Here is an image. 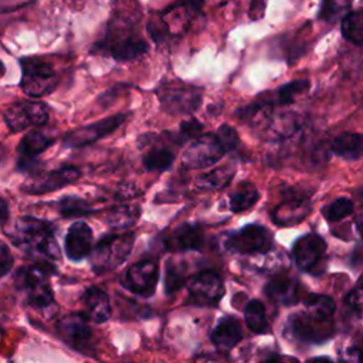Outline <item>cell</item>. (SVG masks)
I'll return each mask as SVG.
<instances>
[{"label":"cell","mask_w":363,"mask_h":363,"mask_svg":"<svg viewBox=\"0 0 363 363\" xmlns=\"http://www.w3.org/2000/svg\"><path fill=\"white\" fill-rule=\"evenodd\" d=\"M189 302L197 306H216L224 296L225 288L216 271H200L187 284Z\"/></svg>","instance_id":"13"},{"label":"cell","mask_w":363,"mask_h":363,"mask_svg":"<svg viewBox=\"0 0 363 363\" xmlns=\"http://www.w3.org/2000/svg\"><path fill=\"white\" fill-rule=\"evenodd\" d=\"M329 319H319L313 315H292L288 320L286 329L288 332L308 343L325 342L332 336V328L328 325Z\"/></svg>","instance_id":"17"},{"label":"cell","mask_w":363,"mask_h":363,"mask_svg":"<svg viewBox=\"0 0 363 363\" xmlns=\"http://www.w3.org/2000/svg\"><path fill=\"white\" fill-rule=\"evenodd\" d=\"M353 211V201L347 197H337L332 203H329L326 207H323L322 213L325 218L330 223L339 221L349 216Z\"/></svg>","instance_id":"38"},{"label":"cell","mask_w":363,"mask_h":363,"mask_svg":"<svg viewBox=\"0 0 363 363\" xmlns=\"http://www.w3.org/2000/svg\"><path fill=\"white\" fill-rule=\"evenodd\" d=\"M140 216L138 204H119L108 210L106 223L115 230H126L132 227Z\"/></svg>","instance_id":"29"},{"label":"cell","mask_w":363,"mask_h":363,"mask_svg":"<svg viewBox=\"0 0 363 363\" xmlns=\"http://www.w3.org/2000/svg\"><path fill=\"white\" fill-rule=\"evenodd\" d=\"M55 271L51 262H35L23 265L14 275L16 288L24 294L28 306L45 311L55 308L54 292L50 285V277Z\"/></svg>","instance_id":"4"},{"label":"cell","mask_w":363,"mask_h":363,"mask_svg":"<svg viewBox=\"0 0 363 363\" xmlns=\"http://www.w3.org/2000/svg\"><path fill=\"white\" fill-rule=\"evenodd\" d=\"M57 208L64 218L72 217H88L96 210L91 204L78 196H65L57 201Z\"/></svg>","instance_id":"34"},{"label":"cell","mask_w":363,"mask_h":363,"mask_svg":"<svg viewBox=\"0 0 363 363\" xmlns=\"http://www.w3.org/2000/svg\"><path fill=\"white\" fill-rule=\"evenodd\" d=\"M259 199L257 187L251 182H241L235 191L230 196V210L233 213H242L251 208Z\"/></svg>","instance_id":"30"},{"label":"cell","mask_w":363,"mask_h":363,"mask_svg":"<svg viewBox=\"0 0 363 363\" xmlns=\"http://www.w3.org/2000/svg\"><path fill=\"white\" fill-rule=\"evenodd\" d=\"M203 240V231L199 224L183 223L163 238V245L169 251H199Z\"/></svg>","instance_id":"20"},{"label":"cell","mask_w":363,"mask_h":363,"mask_svg":"<svg viewBox=\"0 0 363 363\" xmlns=\"http://www.w3.org/2000/svg\"><path fill=\"white\" fill-rule=\"evenodd\" d=\"M356 228H357L359 234L363 237V216L356 220Z\"/></svg>","instance_id":"46"},{"label":"cell","mask_w":363,"mask_h":363,"mask_svg":"<svg viewBox=\"0 0 363 363\" xmlns=\"http://www.w3.org/2000/svg\"><path fill=\"white\" fill-rule=\"evenodd\" d=\"M265 295L279 305H294L299 301V286L294 278L278 275L264 288Z\"/></svg>","instance_id":"24"},{"label":"cell","mask_w":363,"mask_h":363,"mask_svg":"<svg viewBox=\"0 0 363 363\" xmlns=\"http://www.w3.org/2000/svg\"><path fill=\"white\" fill-rule=\"evenodd\" d=\"M330 149L345 160H357L363 156V133L343 132L332 140Z\"/></svg>","instance_id":"26"},{"label":"cell","mask_w":363,"mask_h":363,"mask_svg":"<svg viewBox=\"0 0 363 363\" xmlns=\"http://www.w3.org/2000/svg\"><path fill=\"white\" fill-rule=\"evenodd\" d=\"M234 176V167L221 166L216 167L210 172L201 173L196 179V187L200 191H216L224 189Z\"/></svg>","instance_id":"27"},{"label":"cell","mask_w":363,"mask_h":363,"mask_svg":"<svg viewBox=\"0 0 363 363\" xmlns=\"http://www.w3.org/2000/svg\"><path fill=\"white\" fill-rule=\"evenodd\" d=\"M311 211V204L306 199L302 197H291L284 203L278 204L271 211V218L278 225H294L301 223Z\"/></svg>","instance_id":"23"},{"label":"cell","mask_w":363,"mask_h":363,"mask_svg":"<svg viewBox=\"0 0 363 363\" xmlns=\"http://www.w3.org/2000/svg\"><path fill=\"white\" fill-rule=\"evenodd\" d=\"M81 177V170L75 166H61L48 172H35L30 174L20 186L24 194H47L74 184Z\"/></svg>","instance_id":"8"},{"label":"cell","mask_w":363,"mask_h":363,"mask_svg":"<svg viewBox=\"0 0 363 363\" xmlns=\"http://www.w3.org/2000/svg\"><path fill=\"white\" fill-rule=\"evenodd\" d=\"M346 303L354 311L363 309V282L357 284L352 291L347 292Z\"/></svg>","instance_id":"42"},{"label":"cell","mask_w":363,"mask_h":363,"mask_svg":"<svg viewBox=\"0 0 363 363\" xmlns=\"http://www.w3.org/2000/svg\"><path fill=\"white\" fill-rule=\"evenodd\" d=\"M342 35L352 44L363 45V0L357 9H352L340 21Z\"/></svg>","instance_id":"28"},{"label":"cell","mask_w":363,"mask_h":363,"mask_svg":"<svg viewBox=\"0 0 363 363\" xmlns=\"http://www.w3.org/2000/svg\"><path fill=\"white\" fill-rule=\"evenodd\" d=\"M159 281V264L155 259H142L132 264L123 274L122 285L135 295L152 296Z\"/></svg>","instance_id":"14"},{"label":"cell","mask_w":363,"mask_h":363,"mask_svg":"<svg viewBox=\"0 0 363 363\" xmlns=\"http://www.w3.org/2000/svg\"><path fill=\"white\" fill-rule=\"evenodd\" d=\"M225 153L216 133L199 135L182 153V166L186 169H207L216 164Z\"/></svg>","instance_id":"10"},{"label":"cell","mask_w":363,"mask_h":363,"mask_svg":"<svg viewBox=\"0 0 363 363\" xmlns=\"http://www.w3.org/2000/svg\"><path fill=\"white\" fill-rule=\"evenodd\" d=\"M342 359L347 362H363V350L359 347H349Z\"/></svg>","instance_id":"44"},{"label":"cell","mask_w":363,"mask_h":363,"mask_svg":"<svg viewBox=\"0 0 363 363\" xmlns=\"http://www.w3.org/2000/svg\"><path fill=\"white\" fill-rule=\"evenodd\" d=\"M201 130H203V125L197 119H193V118L187 119L180 123L176 140H177V143H184L186 140H193L194 138H197L200 135Z\"/></svg>","instance_id":"39"},{"label":"cell","mask_w":363,"mask_h":363,"mask_svg":"<svg viewBox=\"0 0 363 363\" xmlns=\"http://www.w3.org/2000/svg\"><path fill=\"white\" fill-rule=\"evenodd\" d=\"M21 68L20 88L31 98H43L55 91L60 75L54 65L38 55L23 57L18 60Z\"/></svg>","instance_id":"5"},{"label":"cell","mask_w":363,"mask_h":363,"mask_svg":"<svg viewBox=\"0 0 363 363\" xmlns=\"http://www.w3.org/2000/svg\"><path fill=\"white\" fill-rule=\"evenodd\" d=\"M267 9V0H250L248 16L251 20H259L264 17Z\"/></svg>","instance_id":"43"},{"label":"cell","mask_w":363,"mask_h":363,"mask_svg":"<svg viewBox=\"0 0 363 363\" xmlns=\"http://www.w3.org/2000/svg\"><path fill=\"white\" fill-rule=\"evenodd\" d=\"M128 119V113H115L112 116L99 119L89 125L79 126L68 132L62 139V146L67 149H78L88 145L95 143L96 140L113 133L125 121Z\"/></svg>","instance_id":"11"},{"label":"cell","mask_w":363,"mask_h":363,"mask_svg":"<svg viewBox=\"0 0 363 363\" xmlns=\"http://www.w3.org/2000/svg\"><path fill=\"white\" fill-rule=\"evenodd\" d=\"M50 108L41 101H18L4 112L7 128L17 133L28 126H43L48 122Z\"/></svg>","instance_id":"12"},{"label":"cell","mask_w":363,"mask_h":363,"mask_svg":"<svg viewBox=\"0 0 363 363\" xmlns=\"http://www.w3.org/2000/svg\"><path fill=\"white\" fill-rule=\"evenodd\" d=\"M6 74V65L3 64V61L0 60V79H1V77Z\"/></svg>","instance_id":"48"},{"label":"cell","mask_w":363,"mask_h":363,"mask_svg":"<svg viewBox=\"0 0 363 363\" xmlns=\"http://www.w3.org/2000/svg\"><path fill=\"white\" fill-rule=\"evenodd\" d=\"M6 156H7V150L4 149L3 145H0V163L6 159Z\"/></svg>","instance_id":"47"},{"label":"cell","mask_w":363,"mask_h":363,"mask_svg":"<svg viewBox=\"0 0 363 363\" xmlns=\"http://www.w3.org/2000/svg\"><path fill=\"white\" fill-rule=\"evenodd\" d=\"M86 315L96 323H104L111 318V303L108 294L98 286H88L82 294Z\"/></svg>","instance_id":"25"},{"label":"cell","mask_w":363,"mask_h":363,"mask_svg":"<svg viewBox=\"0 0 363 363\" xmlns=\"http://www.w3.org/2000/svg\"><path fill=\"white\" fill-rule=\"evenodd\" d=\"M206 0H174L163 10L153 11L146 30L156 44L182 37L194 20L203 16Z\"/></svg>","instance_id":"3"},{"label":"cell","mask_w":363,"mask_h":363,"mask_svg":"<svg viewBox=\"0 0 363 363\" xmlns=\"http://www.w3.org/2000/svg\"><path fill=\"white\" fill-rule=\"evenodd\" d=\"M135 242V233H112L102 235L92 248L91 267L96 274L118 268L130 255Z\"/></svg>","instance_id":"6"},{"label":"cell","mask_w":363,"mask_h":363,"mask_svg":"<svg viewBox=\"0 0 363 363\" xmlns=\"http://www.w3.org/2000/svg\"><path fill=\"white\" fill-rule=\"evenodd\" d=\"M14 265V258L13 254L9 248V245L0 240V278L7 275Z\"/></svg>","instance_id":"41"},{"label":"cell","mask_w":363,"mask_h":363,"mask_svg":"<svg viewBox=\"0 0 363 363\" xmlns=\"http://www.w3.org/2000/svg\"><path fill=\"white\" fill-rule=\"evenodd\" d=\"M301 128V118L294 112L271 113L264 125V136L268 140H284L294 136Z\"/></svg>","instance_id":"22"},{"label":"cell","mask_w":363,"mask_h":363,"mask_svg":"<svg viewBox=\"0 0 363 363\" xmlns=\"http://www.w3.org/2000/svg\"><path fill=\"white\" fill-rule=\"evenodd\" d=\"M162 111L169 115L193 113L201 104L203 89L180 79L162 82L156 89Z\"/></svg>","instance_id":"7"},{"label":"cell","mask_w":363,"mask_h":363,"mask_svg":"<svg viewBox=\"0 0 363 363\" xmlns=\"http://www.w3.org/2000/svg\"><path fill=\"white\" fill-rule=\"evenodd\" d=\"M274 244L272 233L258 224H248L227 235L224 245L237 254H267Z\"/></svg>","instance_id":"9"},{"label":"cell","mask_w":363,"mask_h":363,"mask_svg":"<svg viewBox=\"0 0 363 363\" xmlns=\"http://www.w3.org/2000/svg\"><path fill=\"white\" fill-rule=\"evenodd\" d=\"M10 216V207L4 197L0 196V225H4Z\"/></svg>","instance_id":"45"},{"label":"cell","mask_w":363,"mask_h":363,"mask_svg":"<svg viewBox=\"0 0 363 363\" xmlns=\"http://www.w3.org/2000/svg\"><path fill=\"white\" fill-rule=\"evenodd\" d=\"M92 230L85 221H75L69 225L64 238V251L71 261H81L92 251Z\"/></svg>","instance_id":"19"},{"label":"cell","mask_w":363,"mask_h":363,"mask_svg":"<svg viewBox=\"0 0 363 363\" xmlns=\"http://www.w3.org/2000/svg\"><path fill=\"white\" fill-rule=\"evenodd\" d=\"M91 51L119 62L138 61L145 57L149 51V43L142 33L140 17L122 10L113 11Z\"/></svg>","instance_id":"1"},{"label":"cell","mask_w":363,"mask_h":363,"mask_svg":"<svg viewBox=\"0 0 363 363\" xmlns=\"http://www.w3.org/2000/svg\"><path fill=\"white\" fill-rule=\"evenodd\" d=\"M55 139L45 135L41 130H30L26 133L17 145V169L18 172H30L31 174L38 172L40 167L37 156L45 152L51 145H54Z\"/></svg>","instance_id":"15"},{"label":"cell","mask_w":363,"mask_h":363,"mask_svg":"<svg viewBox=\"0 0 363 363\" xmlns=\"http://www.w3.org/2000/svg\"><path fill=\"white\" fill-rule=\"evenodd\" d=\"M244 319L248 329L254 333H267L268 332V319L265 306L258 299H251L244 308Z\"/></svg>","instance_id":"33"},{"label":"cell","mask_w":363,"mask_h":363,"mask_svg":"<svg viewBox=\"0 0 363 363\" xmlns=\"http://www.w3.org/2000/svg\"><path fill=\"white\" fill-rule=\"evenodd\" d=\"M174 162V152L167 147H152L143 156V166L149 172H164Z\"/></svg>","instance_id":"36"},{"label":"cell","mask_w":363,"mask_h":363,"mask_svg":"<svg viewBox=\"0 0 363 363\" xmlns=\"http://www.w3.org/2000/svg\"><path fill=\"white\" fill-rule=\"evenodd\" d=\"M352 10V0H320L318 9V20L335 24Z\"/></svg>","instance_id":"31"},{"label":"cell","mask_w":363,"mask_h":363,"mask_svg":"<svg viewBox=\"0 0 363 363\" xmlns=\"http://www.w3.org/2000/svg\"><path fill=\"white\" fill-rule=\"evenodd\" d=\"M57 332L60 337L72 349L79 352L88 350L92 342V329L88 323V315L85 313H68L57 323Z\"/></svg>","instance_id":"16"},{"label":"cell","mask_w":363,"mask_h":363,"mask_svg":"<svg viewBox=\"0 0 363 363\" xmlns=\"http://www.w3.org/2000/svg\"><path fill=\"white\" fill-rule=\"evenodd\" d=\"M326 242L325 240L315 234L309 233L298 238L292 247V257L295 264L302 271H312L325 257Z\"/></svg>","instance_id":"18"},{"label":"cell","mask_w":363,"mask_h":363,"mask_svg":"<svg viewBox=\"0 0 363 363\" xmlns=\"http://www.w3.org/2000/svg\"><path fill=\"white\" fill-rule=\"evenodd\" d=\"M311 82L308 79H294V81H289L284 85H281L279 88L275 89L274 92V96H271L269 99L264 98L268 104L274 105H289L292 104L298 95L303 94L308 91Z\"/></svg>","instance_id":"32"},{"label":"cell","mask_w":363,"mask_h":363,"mask_svg":"<svg viewBox=\"0 0 363 363\" xmlns=\"http://www.w3.org/2000/svg\"><path fill=\"white\" fill-rule=\"evenodd\" d=\"M242 337L241 326L234 316H224L218 320L210 333V340L221 353H228Z\"/></svg>","instance_id":"21"},{"label":"cell","mask_w":363,"mask_h":363,"mask_svg":"<svg viewBox=\"0 0 363 363\" xmlns=\"http://www.w3.org/2000/svg\"><path fill=\"white\" fill-rule=\"evenodd\" d=\"M217 138L220 139L221 145L224 146L225 152H231L235 149V146L238 145V133L237 130L230 126V125H221L217 130H216Z\"/></svg>","instance_id":"40"},{"label":"cell","mask_w":363,"mask_h":363,"mask_svg":"<svg viewBox=\"0 0 363 363\" xmlns=\"http://www.w3.org/2000/svg\"><path fill=\"white\" fill-rule=\"evenodd\" d=\"M164 271V292L167 295H172L186 284V278L183 275L180 264H177L174 259H169L166 262Z\"/></svg>","instance_id":"37"},{"label":"cell","mask_w":363,"mask_h":363,"mask_svg":"<svg viewBox=\"0 0 363 363\" xmlns=\"http://www.w3.org/2000/svg\"><path fill=\"white\" fill-rule=\"evenodd\" d=\"M303 303L309 313L319 319H330L336 311L335 301L323 294H311L303 299Z\"/></svg>","instance_id":"35"},{"label":"cell","mask_w":363,"mask_h":363,"mask_svg":"<svg viewBox=\"0 0 363 363\" xmlns=\"http://www.w3.org/2000/svg\"><path fill=\"white\" fill-rule=\"evenodd\" d=\"M9 237L23 252L43 262L52 264L61 258L55 240V225L47 220L21 216L9 231Z\"/></svg>","instance_id":"2"}]
</instances>
